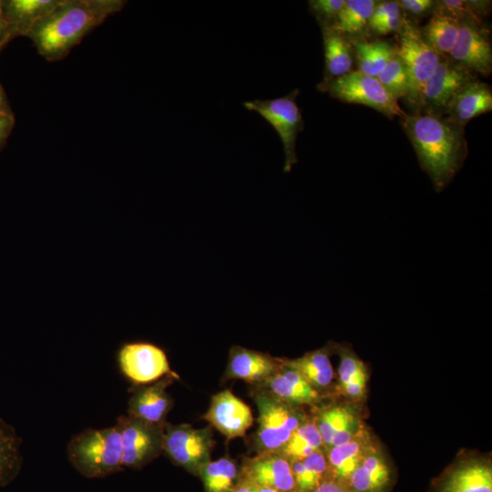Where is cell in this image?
Here are the masks:
<instances>
[{
	"label": "cell",
	"instance_id": "obj_1",
	"mask_svg": "<svg viewBox=\"0 0 492 492\" xmlns=\"http://www.w3.org/2000/svg\"><path fill=\"white\" fill-rule=\"evenodd\" d=\"M400 123L422 169L430 178L436 191H442L466 158L465 126L420 113L406 114Z\"/></svg>",
	"mask_w": 492,
	"mask_h": 492
},
{
	"label": "cell",
	"instance_id": "obj_2",
	"mask_svg": "<svg viewBox=\"0 0 492 492\" xmlns=\"http://www.w3.org/2000/svg\"><path fill=\"white\" fill-rule=\"evenodd\" d=\"M126 4L124 0H64L33 28L28 37L46 60L59 61Z\"/></svg>",
	"mask_w": 492,
	"mask_h": 492
},
{
	"label": "cell",
	"instance_id": "obj_3",
	"mask_svg": "<svg viewBox=\"0 0 492 492\" xmlns=\"http://www.w3.org/2000/svg\"><path fill=\"white\" fill-rule=\"evenodd\" d=\"M67 457L73 467L87 478H100L124 469L121 435L118 425L86 429L70 439Z\"/></svg>",
	"mask_w": 492,
	"mask_h": 492
},
{
	"label": "cell",
	"instance_id": "obj_4",
	"mask_svg": "<svg viewBox=\"0 0 492 492\" xmlns=\"http://www.w3.org/2000/svg\"><path fill=\"white\" fill-rule=\"evenodd\" d=\"M253 399L259 415L254 435L257 453L279 452L307 416L300 407L284 403L262 390L255 389Z\"/></svg>",
	"mask_w": 492,
	"mask_h": 492
},
{
	"label": "cell",
	"instance_id": "obj_5",
	"mask_svg": "<svg viewBox=\"0 0 492 492\" xmlns=\"http://www.w3.org/2000/svg\"><path fill=\"white\" fill-rule=\"evenodd\" d=\"M318 87L342 102L369 107L389 118L395 117L403 118L407 114L376 77L364 75L358 70L323 81Z\"/></svg>",
	"mask_w": 492,
	"mask_h": 492
},
{
	"label": "cell",
	"instance_id": "obj_6",
	"mask_svg": "<svg viewBox=\"0 0 492 492\" xmlns=\"http://www.w3.org/2000/svg\"><path fill=\"white\" fill-rule=\"evenodd\" d=\"M298 95L299 90L294 89L284 97L243 103L245 108L257 112L279 135L285 155L284 172L291 171L298 162L296 140L298 134L303 129L302 113L296 103Z\"/></svg>",
	"mask_w": 492,
	"mask_h": 492
},
{
	"label": "cell",
	"instance_id": "obj_7",
	"mask_svg": "<svg viewBox=\"0 0 492 492\" xmlns=\"http://www.w3.org/2000/svg\"><path fill=\"white\" fill-rule=\"evenodd\" d=\"M399 34L396 56L405 69L409 82L405 99L415 108L421 90L437 67L441 56L428 45L420 29L411 22L406 20Z\"/></svg>",
	"mask_w": 492,
	"mask_h": 492
},
{
	"label": "cell",
	"instance_id": "obj_8",
	"mask_svg": "<svg viewBox=\"0 0 492 492\" xmlns=\"http://www.w3.org/2000/svg\"><path fill=\"white\" fill-rule=\"evenodd\" d=\"M214 443L211 426L194 428L188 424H165L163 453L190 473L199 475L210 461Z\"/></svg>",
	"mask_w": 492,
	"mask_h": 492
},
{
	"label": "cell",
	"instance_id": "obj_9",
	"mask_svg": "<svg viewBox=\"0 0 492 492\" xmlns=\"http://www.w3.org/2000/svg\"><path fill=\"white\" fill-rule=\"evenodd\" d=\"M477 78L474 72L455 63L448 56H441L437 67L421 90L415 113L444 118L457 91Z\"/></svg>",
	"mask_w": 492,
	"mask_h": 492
},
{
	"label": "cell",
	"instance_id": "obj_10",
	"mask_svg": "<svg viewBox=\"0 0 492 492\" xmlns=\"http://www.w3.org/2000/svg\"><path fill=\"white\" fill-rule=\"evenodd\" d=\"M165 424H153L128 415L118 418L123 467L141 468L163 453Z\"/></svg>",
	"mask_w": 492,
	"mask_h": 492
},
{
	"label": "cell",
	"instance_id": "obj_11",
	"mask_svg": "<svg viewBox=\"0 0 492 492\" xmlns=\"http://www.w3.org/2000/svg\"><path fill=\"white\" fill-rule=\"evenodd\" d=\"M121 373L136 384H146L171 374L166 352L144 341L123 343L117 352Z\"/></svg>",
	"mask_w": 492,
	"mask_h": 492
},
{
	"label": "cell",
	"instance_id": "obj_12",
	"mask_svg": "<svg viewBox=\"0 0 492 492\" xmlns=\"http://www.w3.org/2000/svg\"><path fill=\"white\" fill-rule=\"evenodd\" d=\"M448 57L476 75L487 77L491 74V39L482 21L464 19L459 22L458 36Z\"/></svg>",
	"mask_w": 492,
	"mask_h": 492
},
{
	"label": "cell",
	"instance_id": "obj_13",
	"mask_svg": "<svg viewBox=\"0 0 492 492\" xmlns=\"http://www.w3.org/2000/svg\"><path fill=\"white\" fill-rule=\"evenodd\" d=\"M240 477L257 487L293 492L294 478L291 461L280 452H261L243 459Z\"/></svg>",
	"mask_w": 492,
	"mask_h": 492
},
{
	"label": "cell",
	"instance_id": "obj_14",
	"mask_svg": "<svg viewBox=\"0 0 492 492\" xmlns=\"http://www.w3.org/2000/svg\"><path fill=\"white\" fill-rule=\"evenodd\" d=\"M203 419L227 438L242 437L253 424L251 408L229 390H223L211 397L210 407Z\"/></svg>",
	"mask_w": 492,
	"mask_h": 492
},
{
	"label": "cell",
	"instance_id": "obj_15",
	"mask_svg": "<svg viewBox=\"0 0 492 492\" xmlns=\"http://www.w3.org/2000/svg\"><path fill=\"white\" fill-rule=\"evenodd\" d=\"M280 367L261 385L255 389L262 390L270 395L295 407L315 405L323 395L315 389L298 371L288 365L283 358Z\"/></svg>",
	"mask_w": 492,
	"mask_h": 492
},
{
	"label": "cell",
	"instance_id": "obj_16",
	"mask_svg": "<svg viewBox=\"0 0 492 492\" xmlns=\"http://www.w3.org/2000/svg\"><path fill=\"white\" fill-rule=\"evenodd\" d=\"M178 378L179 375L172 372L150 385L136 388L128 402V415L153 424H165L173 406L167 388Z\"/></svg>",
	"mask_w": 492,
	"mask_h": 492
},
{
	"label": "cell",
	"instance_id": "obj_17",
	"mask_svg": "<svg viewBox=\"0 0 492 492\" xmlns=\"http://www.w3.org/2000/svg\"><path fill=\"white\" fill-rule=\"evenodd\" d=\"M314 419L325 450L350 441L364 427L357 406L352 403L323 408Z\"/></svg>",
	"mask_w": 492,
	"mask_h": 492
},
{
	"label": "cell",
	"instance_id": "obj_18",
	"mask_svg": "<svg viewBox=\"0 0 492 492\" xmlns=\"http://www.w3.org/2000/svg\"><path fill=\"white\" fill-rule=\"evenodd\" d=\"M280 359L240 345L230 349L224 377L243 380L255 387L261 385L280 367Z\"/></svg>",
	"mask_w": 492,
	"mask_h": 492
},
{
	"label": "cell",
	"instance_id": "obj_19",
	"mask_svg": "<svg viewBox=\"0 0 492 492\" xmlns=\"http://www.w3.org/2000/svg\"><path fill=\"white\" fill-rule=\"evenodd\" d=\"M437 492H492V466L477 456L458 460L442 479Z\"/></svg>",
	"mask_w": 492,
	"mask_h": 492
},
{
	"label": "cell",
	"instance_id": "obj_20",
	"mask_svg": "<svg viewBox=\"0 0 492 492\" xmlns=\"http://www.w3.org/2000/svg\"><path fill=\"white\" fill-rule=\"evenodd\" d=\"M377 446L371 433L364 427L350 441L326 449L328 477L346 485L357 466Z\"/></svg>",
	"mask_w": 492,
	"mask_h": 492
},
{
	"label": "cell",
	"instance_id": "obj_21",
	"mask_svg": "<svg viewBox=\"0 0 492 492\" xmlns=\"http://www.w3.org/2000/svg\"><path fill=\"white\" fill-rule=\"evenodd\" d=\"M491 110V87L477 78L457 91L450 101L444 118L466 126L472 118Z\"/></svg>",
	"mask_w": 492,
	"mask_h": 492
},
{
	"label": "cell",
	"instance_id": "obj_22",
	"mask_svg": "<svg viewBox=\"0 0 492 492\" xmlns=\"http://www.w3.org/2000/svg\"><path fill=\"white\" fill-rule=\"evenodd\" d=\"M391 482V466L377 446L357 466L346 486L353 492H386Z\"/></svg>",
	"mask_w": 492,
	"mask_h": 492
},
{
	"label": "cell",
	"instance_id": "obj_23",
	"mask_svg": "<svg viewBox=\"0 0 492 492\" xmlns=\"http://www.w3.org/2000/svg\"><path fill=\"white\" fill-rule=\"evenodd\" d=\"M64 0H8L2 1L12 38L28 36L33 28L57 8Z\"/></svg>",
	"mask_w": 492,
	"mask_h": 492
},
{
	"label": "cell",
	"instance_id": "obj_24",
	"mask_svg": "<svg viewBox=\"0 0 492 492\" xmlns=\"http://www.w3.org/2000/svg\"><path fill=\"white\" fill-rule=\"evenodd\" d=\"M334 352V343L304 354L296 359L283 358L284 362L298 371L315 389L323 393L334 379L330 356Z\"/></svg>",
	"mask_w": 492,
	"mask_h": 492
},
{
	"label": "cell",
	"instance_id": "obj_25",
	"mask_svg": "<svg viewBox=\"0 0 492 492\" xmlns=\"http://www.w3.org/2000/svg\"><path fill=\"white\" fill-rule=\"evenodd\" d=\"M339 356L338 386L343 395L357 401L364 397L367 384V369L364 363L350 346L334 343Z\"/></svg>",
	"mask_w": 492,
	"mask_h": 492
},
{
	"label": "cell",
	"instance_id": "obj_26",
	"mask_svg": "<svg viewBox=\"0 0 492 492\" xmlns=\"http://www.w3.org/2000/svg\"><path fill=\"white\" fill-rule=\"evenodd\" d=\"M22 441L15 428L0 418V487L11 484L21 471Z\"/></svg>",
	"mask_w": 492,
	"mask_h": 492
},
{
	"label": "cell",
	"instance_id": "obj_27",
	"mask_svg": "<svg viewBox=\"0 0 492 492\" xmlns=\"http://www.w3.org/2000/svg\"><path fill=\"white\" fill-rule=\"evenodd\" d=\"M325 77L323 81L349 73L353 53L346 37L330 27H323Z\"/></svg>",
	"mask_w": 492,
	"mask_h": 492
},
{
	"label": "cell",
	"instance_id": "obj_28",
	"mask_svg": "<svg viewBox=\"0 0 492 492\" xmlns=\"http://www.w3.org/2000/svg\"><path fill=\"white\" fill-rule=\"evenodd\" d=\"M322 449L324 446L315 419L307 417L279 452L292 462L304 459Z\"/></svg>",
	"mask_w": 492,
	"mask_h": 492
},
{
	"label": "cell",
	"instance_id": "obj_29",
	"mask_svg": "<svg viewBox=\"0 0 492 492\" xmlns=\"http://www.w3.org/2000/svg\"><path fill=\"white\" fill-rule=\"evenodd\" d=\"M293 492H312L328 477L325 450H318L302 460L292 461Z\"/></svg>",
	"mask_w": 492,
	"mask_h": 492
},
{
	"label": "cell",
	"instance_id": "obj_30",
	"mask_svg": "<svg viewBox=\"0 0 492 492\" xmlns=\"http://www.w3.org/2000/svg\"><path fill=\"white\" fill-rule=\"evenodd\" d=\"M358 71L376 77L396 55V49L383 40L360 41L354 45Z\"/></svg>",
	"mask_w": 492,
	"mask_h": 492
},
{
	"label": "cell",
	"instance_id": "obj_31",
	"mask_svg": "<svg viewBox=\"0 0 492 492\" xmlns=\"http://www.w3.org/2000/svg\"><path fill=\"white\" fill-rule=\"evenodd\" d=\"M376 4L374 0H344L330 28L344 36L359 34L369 25Z\"/></svg>",
	"mask_w": 492,
	"mask_h": 492
},
{
	"label": "cell",
	"instance_id": "obj_32",
	"mask_svg": "<svg viewBox=\"0 0 492 492\" xmlns=\"http://www.w3.org/2000/svg\"><path fill=\"white\" fill-rule=\"evenodd\" d=\"M458 31L457 20L439 14H434L420 29L424 39L440 56H448L456 41Z\"/></svg>",
	"mask_w": 492,
	"mask_h": 492
},
{
	"label": "cell",
	"instance_id": "obj_33",
	"mask_svg": "<svg viewBox=\"0 0 492 492\" xmlns=\"http://www.w3.org/2000/svg\"><path fill=\"white\" fill-rule=\"evenodd\" d=\"M206 492H230L240 477L236 463L226 456L209 461L199 472Z\"/></svg>",
	"mask_w": 492,
	"mask_h": 492
},
{
	"label": "cell",
	"instance_id": "obj_34",
	"mask_svg": "<svg viewBox=\"0 0 492 492\" xmlns=\"http://www.w3.org/2000/svg\"><path fill=\"white\" fill-rule=\"evenodd\" d=\"M376 78L395 100L406 98L409 92L408 77L401 60L396 55Z\"/></svg>",
	"mask_w": 492,
	"mask_h": 492
},
{
	"label": "cell",
	"instance_id": "obj_35",
	"mask_svg": "<svg viewBox=\"0 0 492 492\" xmlns=\"http://www.w3.org/2000/svg\"><path fill=\"white\" fill-rule=\"evenodd\" d=\"M488 2L466 0L435 1L434 14L443 15L457 20H481V15L486 11Z\"/></svg>",
	"mask_w": 492,
	"mask_h": 492
},
{
	"label": "cell",
	"instance_id": "obj_36",
	"mask_svg": "<svg viewBox=\"0 0 492 492\" xmlns=\"http://www.w3.org/2000/svg\"><path fill=\"white\" fill-rule=\"evenodd\" d=\"M343 4L344 0H312L309 1V8L322 27H330Z\"/></svg>",
	"mask_w": 492,
	"mask_h": 492
},
{
	"label": "cell",
	"instance_id": "obj_37",
	"mask_svg": "<svg viewBox=\"0 0 492 492\" xmlns=\"http://www.w3.org/2000/svg\"><path fill=\"white\" fill-rule=\"evenodd\" d=\"M406 19L403 16L401 9L390 15L381 22L371 26L380 35H387L392 32H400Z\"/></svg>",
	"mask_w": 492,
	"mask_h": 492
},
{
	"label": "cell",
	"instance_id": "obj_38",
	"mask_svg": "<svg viewBox=\"0 0 492 492\" xmlns=\"http://www.w3.org/2000/svg\"><path fill=\"white\" fill-rule=\"evenodd\" d=\"M396 2L401 10L415 16L433 10L435 5V1L432 0H401Z\"/></svg>",
	"mask_w": 492,
	"mask_h": 492
},
{
	"label": "cell",
	"instance_id": "obj_39",
	"mask_svg": "<svg viewBox=\"0 0 492 492\" xmlns=\"http://www.w3.org/2000/svg\"><path fill=\"white\" fill-rule=\"evenodd\" d=\"M398 10H400V7L396 1H384L377 3L368 26L371 27L376 25Z\"/></svg>",
	"mask_w": 492,
	"mask_h": 492
},
{
	"label": "cell",
	"instance_id": "obj_40",
	"mask_svg": "<svg viewBox=\"0 0 492 492\" xmlns=\"http://www.w3.org/2000/svg\"><path fill=\"white\" fill-rule=\"evenodd\" d=\"M15 124V118L10 109L0 108V148L5 142Z\"/></svg>",
	"mask_w": 492,
	"mask_h": 492
},
{
	"label": "cell",
	"instance_id": "obj_41",
	"mask_svg": "<svg viewBox=\"0 0 492 492\" xmlns=\"http://www.w3.org/2000/svg\"><path fill=\"white\" fill-rule=\"evenodd\" d=\"M312 492H353L345 484L327 477Z\"/></svg>",
	"mask_w": 492,
	"mask_h": 492
},
{
	"label": "cell",
	"instance_id": "obj_42",
	"mask_svg": "<svg viewBox=\"0 0 492 492\" xmlns=\"http://www.w3.org/2000/svg\"><path fill=\"white\" fill-rule=\"evenodd\" d=\"M11 38L10 28L5 16L2 1H0V48Z\"/></svg>",
	"mask_w": 492,
	"mask_h": 492
},
{
	"label": "cell",
	"instance_id": "obj_43",
	"mask_svg": "<svg viewBox=\"0 0 492 492\" xmlns=\"http://www.w3.org/2000/svg\"><path fill=\"white\" fill-rule=\"evenodd\" d=\"M230 492H256V487L239 477L238 482Z\"/></svg>",
	"mask_w": 492,
	"mask_h": 492
},
{
	"label": "cell",
	"instance_id": "obj_44",
	"mask_svg": "<svg viewBox=\"0 0 492 492\" xmlns=\"http://www.w3.org/2000/svg\"><path fill=\"white\" fill-rule=\"evenodd\" d=\"M0 108L9 109L6 105L5 97L4 91L0 86Z\"/></svg>",
	"mask_w": 492,
	"mask_h": 492
},
{
	"label": "cell",
	"instance_id": "obj_45",
	"mask_svg": "<svg viewBox=\"0 0 492 492\" xmlns=\"http://www.w3.org/2000/svg\"><path fill=\"white\" fill-rule=\"evenodd\" d=\"M256 492H280L275 489L267 488V487H256Z\"/></svg>",
	"mask_w": 492,
	"mask_h": 492
}]
</instances>
